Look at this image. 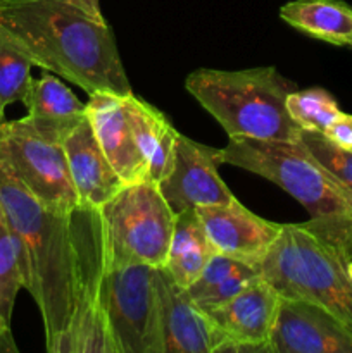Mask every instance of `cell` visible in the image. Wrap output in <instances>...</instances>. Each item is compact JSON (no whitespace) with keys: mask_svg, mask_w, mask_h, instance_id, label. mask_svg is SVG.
Segmentation results:
<instances>
[{"mask_svg":"<svg viewBox=\"0 0 352 353\" xmlns=\"http://www.w3.org/2000/svg\"><path fill=\"white\" fill-rule=\"evenodd\" d=\"M124 109L138 148L148 168V179L155 185L164 181L173 171L179 131L175 130L168 117L141 100L135 93L123 97Z\"/></svg>","mask_w":352,"mask_h":353,"instance_id":"obj_18","label":"cell"},{"mask_svg":"<svg viewBox=\"0 0 352 353\" xmlns=\"http://www.w3.org/2000/svg\"><path fill=\"white\" fill-rule=\"evenodd\" d=\"M0 210L16 245L23 288L41 314L47 352L55 353L75 309L72 210L62 212L41 203L2 165Z\"/></svg>","mask_w":352,"mask_h":353,"instance_id":"obj_2","label":"cell"},{"mask_svg":"<svg viewBox=\"0 0 352 353\" xmlns=\"http://www.w3.org/2000/svg\"><path fill=\"white\" fill-rule=\"evenodd\" d=\"M347 272H349V276H351V279H352V261L347 264Z\"/></svg>","mask_w":352,"mask_h":353,"instance_id":"obj_28","label":"cell"},{"mask_svg":"<svg viewBox=\"0 0 352 353\" xmlns=\"http://www.w3.org/2000/svg\"><path fill=\"white\" fill-rule=\"evenodd\" d=\"M31 68L30 59L0 30V124L7 121V107L23 100L33 79Z\"/></svg>","mask_w":352,"mask_h":353,"instance_id":"obj_23","label":"cell"},{"mask_svg":"<svg viewBox=\"0 0 352 353\" xmlns=\"http://www.w3.org/2000/svg\"><path fill=\"white\" fill-rule=\"evenodd\" d=\"M86 119L107 161L124 185L147 181L148 168L138 148L124 109L123 97L106 92L88 95Z\"/></svg>","mask_w":352,"mask_h":353,"instance_id":"obj_15","label":"cell"},{"mask_svg":"<svg viewBox=\"0 0 352 353\" xmlns=\"http://www.w3.org/2000/svg\"><path fill=\"white\" fill-rule=\"evenodd\" d=\"M76 248L75 309L55 353H114L102 303L106 254L97 209L72 210Z\"/></svg>","mask_w":352,"mask_h":353,"instance_id":"obj_7","label":"cell"},{"mask_svg":"<svg viewBox=\"0 0 352 353\" xmlns=\"http://www.w3.org/2000/svg\"><path fill=\"white\" fill-rule=\"evenodd\" d=\"M79 2H81L83 6H85L86 9H88L90 12L93 14V16H97V17H104V16H102V10H100V3H99V0H79Z\"/></svg>","mask_w":352,"mask_h":353,"instance_id":"obj_27","label":"cell"},{"mask_svg":"<svg viewBox=\"0 0 352 353\" xmlns=\"http://www.w3.org/2000/svg\"><path fill=\"white\" fill-rule=\"evenodd\" d=\"M207 238L216 254L259 268L282 233L283 224L271 223L233 200L224 205L197 207Z\"/></svg>","mask_w":352,"mask_h":353,"instance_id":"obj_12","label":"cell"},{"mask_svg":"<svg viewBox=\"0 0 352 353\" xmlns=\"http://www.w3.org/2000/svg\"><path fill=\"white\" fill-rule=\"evenodd\" d=\"M2 2H3V0H0V6H2Z\"/></svg>","mask_w":352,"mask_h":353,"instance_id":"obj_29","label":"cell"},{"mask_svg":"<svg viewBox=\"0 0 352 353\" xmlns=\"http://www.w3.org/2000/svg\"><path fill=\"white\" fill-rule=\"evenodd\" d=\"M21 102L28 114L21 119L40 137L62 143L69 133L86 117V103H83L54 72H43L31 79Z\"/></svg>","mask_w":352,"mask_h":353,"instance_id":"obj_17","label":"cell"},{"mask_svg":"<svg viewBox=\"0 0 352 353\" xmlns=\"http://www.w3.org/2000/svg\"><path fill=\"white\" fill-rule=\"evenodd\" d=\"M280 302L282 295L261 276L233 299L204 310L223 334L221 352L271 353Z\"/></svg>","mask_w":352,"mask_h":353,"instance_id":"obj_10","label":"cell"},{"mask_svg":"<svg viewBox=\"0 0 352 353\" xmlns=\"http://www.w3.org/2000/svg\"><path fill=\"white\" fill-rule=\"evenodd\" d=\"M289 116L300 130L323 133L342 114L337 100L323 88L293 90L286 95Z\"/></svg>","mask_w":352,"mask_h":353,"instance_id":"obj_22","label":"cell"},{"mask_svg":"<svg viewBox=\"0 0 352 353\" xmlns=\"http://www.w3.org/2000/svg\"><path fill=\"white\" fill-rule=\"evenodd\" d=\"M216 250L211 245L195 209L176 214L164 269L176 285L188 288L199 279Z\"/></svg>","mask_w":352,"mask_h":353,"instance_id":"obj_20","label":"cell"},{"mask_svg":"<svg viewBox=\"0 0 352 353\" xmlns=\"http://www.w3.org/2000/svg\"><path fill=\"white\" fill-rule=\"evenodd\" d=\"M259 278H261V271H259V268H255V265H245L244 269H240L238 272L231 274L230 278L221 281L219 285L213 286V288L200 293V295L193 296V299L190 296V299H192L202 310L213 309V307L233 299L235 295H238L242 290H245L248 285L257 281Z\"/></svg>","mask_w":352,"mask_h":353,"instance_id":"obj_25","label":"cell"},{"mask_svg":"<svg viewBox=\"0 0 352 353\" xmlns=\"http://www.w3.org/2000/svg\"><path fill=\"white\" fill-rule=\"evenodd\" d=\"M351 48H352V45H351Z\"/></svg>","mask_w":352,"mask_h":353,"instance_id":"obj_30","label":"cell"},{"mask_svg":"<svg viewBox=\"0 0 352 353\" xmlns=\"http://www.w3.org/2000/svg\"><path fill=\"white\" fill-rule=\"evenodd\" d=\"M351 261L352 231L309 219L283 224L259 271L283 299L316 303L352 333V279L347 272Z\"/></svg>","mask_w":352,"mask_h":353,"instance_id":"obj_3","label":"cell"},{"mask_svg":"<svg viewBox=\"0 0 352 353\" xmlns=\"http://www.w3.org/2000/svg\"><path fill=\"white\" fill-rule=\"evenodd\" d=\"M0 352H2V350H0Z\"/></svg>","mask_w":352,"mask_h":353,"instance_id":"obj_31","label":"cell"},{"mask_svg":"<svg viewBox=\"0 0 352 353\" xmlns=\"http://www.w3.org/2000/svg\"><path fill=\"white\" fill-rule=\"evenodd\" d=\"M280 17L311 38L338 47L352 45V7L342 0H292L282 6Z\"/></svg>","mask_w":352,"mask_h":353,"instance_id":"obj_19","label":"cell"},{"mask_svg":"<svg viewBox=\"0 0 352 353\" xmlns=\"http://www.w3.org/2000/svg\"><path fill=\"white\" fill-rule=\"evenodd\" d=\"M102 303L114 353H166L157 268L106 265Z\"/></svg>","mask_w":352,"mask_h":353,"instance_id":"obj_8","label":"cell"},{"mask_svg":"<svg viewBox=\"0 0 352 353\" xmlns=\"http://www.w3.org/2000/svg\"><path fill=\"white\" fill-rule=\"evenodd\" d=\"M23 290L19 259L7 221L0 210V350L16 352L12 340V312L17 293Z\"/></svg>","mask_w":352,"mask_h":353,"instance_id":"obj_21","label":"cell"},{"mask_svg":"<svg viewBox=\"0 0 352 353\" xmlns=\"http://www.w3.org/2000/svg\"><path fill=\"white\" fill-rule=\"evenodd\" d=\"M219 164L221 148L207 147L179 134L171 174L157 185L173 212L224 205L237 200L217 172Z\"/></svg>","mask_w":352,"mask_h":353,"instance_id":"obj_11","label":"cell"},{"mask_svg":"<svg viewBox=\"0 0 352 353\" xmlns=\"http://www.w3.org/2000/svg\"><path fill=\"white\" fill-rule=\"evenodd\" d=\"M97 212L107 269L133 264L164 268L176 214L155 183L124 185Z\"/></svg>","mask_w":352,"mask_h":353,"instance_id":"obj_6","label":"cell"},{"mask_svg":"<svg viewBox=\"0 0 352 353\" xmlns=\"http://www.w3.org/2000/svg\"><path fill=\"white\" fill-rule=\"evenodd\" d=\"M299 141L338 183L352 192V150L338 147L320 131L300 130Z\"/></svg>","mask_w":352,"mask_h":353,"instance_id":"obj_24","label":"cell"},{"mask_svg":"<svg viewBox=\"0 0 352 353\" xmlns=\"http://www.w3.org/2000/svg\"><path fill=\"white\" fill-rule=\"evenodd\" d=\"M0 165L50 209L79 207L62 143L40 137L23 119L0 124Z\"/></svg>","mask_w":352,"mask_h":353,"instance_id":"obj_9","label":"cell"},{"mask_svg":"<svg viewBox=\"0 0 352 353\" xmlns=\"http://www.w3.org/2000/svg\"><path fill=\"white\" fill-rule=\"evenodd\" d=\"M271 353H352V333L323 307L282 296Z\"/></svg>","mask_w":352,"mask_h":353,"instance_id":"obj_13","label":"cell"},{"mask_svg":"<svg viewBox=\"0 0 352 353\" xmlns=\"http://www.w3.org/2000/svg\"><path fill=\"white\" fill-rule=\"evenodd\" d=\"M0 30L31 64L92 95L133 93L113 28L79 0H3Z\"/></svg>","mask_w":352,"mask_h":353,"instance_id":"obj_1","label":"cell"},{"mask_svg":"<svg viewBox=\"0 0 352 353\" xmlns=\"http://www.w3.org/2000/svg\"><path fill=\"white\" fill-rule=\"evenodd\" d=\"M221 164L259 174L292 195L311 219L352 224V192L338 183L311 152L297 141L230 138Z\"/></svg>","mask_w":352,"mask_h":353,"instance_id":"obj_5","label":"cell"},{"mask_svg":"<svg viewBox=\"0 0 352 353\" xmlns=\"http://www.w3.org/2000/svg\"><path fill=\"white\" fill-rule=\"evenodd\" d=\"M62 148L81 207L100 209L124 186L100 148L86 117L66 137Z\"/></svg>","mask_w":352,"mask_h":353,"instance_id":"obj_16","label":"cell"},{"mask_svg":"<svg viewBox=\"0 0 352 353\" xmlns=\"http://www.w3.org/2000/svg\"><path fill=\"white\" fill-rule=\"evenodd\" d=\"M157 286L166 353H219L221 331L164 268H157Z\"/></svg>","mask_w":352,"mask_h":353,"instance_id":"obj_14","label":"cell"},{"mask_svg":"<svg viewBox=\"0 0 352 353\" xmlns=\"http://www.w3.org/2000/svg\"><path fill=\"white\" fill-rule=\"evenodd\" d=\"M185 86L228 138L299 140L300 128L286 110V95L297 86L273 65L244 71L202 68L190 72Z\"/></svg>","mask_w":352,"mask_h":353,"instance_id":"obj_4","label":"cell"},{"mask_svg":"<svg viewBox=\"0 0 352 353\" xmlns=\"http://www.w3.org/2000/svg\"><path fill=\"white\" fill-rule=\"evenodd\" d=\"M324 137L337 143L338 147L352 150V116L342 112L326 130L323 131Z\"/></svg>","mask_w":352,"mask_h":353,"instance_id":"obj_26","label":"cell"}]
</instances>
